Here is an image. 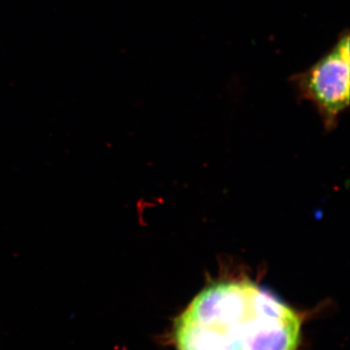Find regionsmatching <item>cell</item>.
I'll use <instances>...</instances> for the list:
<instances>
[{
  "instance_id": "6da1fadb",
  "label": "cell",
  "mask_w": 350,
  "mask_h": 350,
  "mask_svg": "<svg viewBox=\"0 0 350 350\" xmlns=\"http://www.w3.org/2000/svg\"><path fill=\"white\" fill-rule=\"evenodd\" d=\"M298 313L248 280L204 288L175 320L177 350H296Z\"/></svg>"
},
{
  "instance_id": "7a4b0ae2",
  "label": "cell",
  "mask_w": 350,
  "mask_h": 350,
  "mask_svg": "<svg viewBox=\"0 0 350 350\" xmlns=\"http://www.w3.org/2000/svg\"><path fill=\"white\" fill-rule=\"evenodd\" d=\"M299 100L310 101L326 128H334L350 103V36L338 34L335 44L310 68L288 79Z\"/></svg>"
}]
</instances>
